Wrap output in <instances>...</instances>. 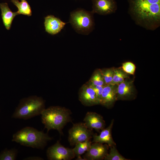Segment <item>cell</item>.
Segmentation results:
<instances>
[{
  "label": "cell",
  "mask_w": 160,
  "mask_h": 160,
  "mask_svg": "<svg viewBox=\"0 0 160 160\" xmlns=\"http://www.w3.org/2000/svg\"><path fill=\"white\" fill-rule=\"evenodd\" d=\"M71 111L65 108L52 106L43 111L41 114V121L47 132L55 129L62 135L64 127L71 121Z\"/></svg>",
  "instance_id": "1"
},
{
  "label": "cell",
  "mask_w": 160,
  "mask_h": 160,
  "mask_svg": "<svg viewBox=\"0 0 160 160\" xmlns=\"http://www.w3.org/2000/svg\"><path fill=\"white\" fill-rule=\"evenodd\" d=\"M52 139V138L47 133L27 127L14 134L12 141L24 146L43 149L47 145V142Z\"/></svg>",
  "instance_id": "2"
},
{
  "label": "cell",
  "mask_w": 160,
  "mask_h": 160,
  "mask_svg": "<svg viewBox=\"0 0 160 160\" xmlns=\"http://www.w3.org/2000/svg\"><path fill=\"white\" fill-rule=\"evenodd\" d=\"M45 108L43 99L36 95L21 99L12 117L15 119H27L41 114Z\"/></svg>",
  "instance_id": "3"
},
{
  "label": "cell",
  "mask_w": 160,
  "mask_h": 160,
  "mask_svg": "<svg viewBox=\"0 0 160 160\" xmlns=\"http://www.w3.org/2000/svg\"><path fill=\"white\" fill-rule=\"evenodd\" d=\"M133 10L140 19L149 22L159 21L160 0H134Z\"/></svg>",
  "instance_id": "4"
},
{
  "label": "cell",
  "mask_w": 160,
  "mask_h": 160,
  "mask_svg": "<svg viewBox=\"0 0 160 160\" xmlns=\"http://www.w3.org/2000/svg\"><path fill=\"white\" fill-rule=\"evenodd\" d=\"M92 13L82 9H77L70 14L69 21L77 33L88 35L92 31L93 20Z\"/></svg>",
  "instance_id": "5"
},
{
  "label": "cell",
  "mask_w": 160,
  "mask_h": 160,
  "mask_svg": "<svg viewBox=\"0 0 160 160\" xmlns=\"http://www.w3.org/2000/svg\"><path fill=\"white\" fill-rule=\"evenodd\" d=\"M94 133L83 122L73 124L68 131V141L71 146H75L78 143L90 140Z\"/></svg>",
  "instance_id": "6"
},
{
  "label": "cell",
  "mask_w": 160,
  "mask_h": 160,
  "mask_svg": "<svg viewBox=\"0 0 160 160\" xmlns=\"http://www.w3.org/2000/svg\"><path fill=\"white\" fill-rule=\"evenodd\" d=\"M47 155L49 160H71L75 157L73 149L64 147L58 140L48 148Z\"/></svg>",
  "instance_id": "7"
},
{
  "label": "cell",
  "mask_w": 160,
  "mask_h": 160,
  "mask_svg": "<svg viewBox=\"0 0 160 160\" xmlns=\"http://www.w3.org/2000/svg\"><path fill=\"white\" fill-rule=\"evenodd\" d=\"M109 148L108 145L106 144L92 143L83 158L85 160L104 159L108 152Z\"/></svg>",
  "instance_id": "8"
},
{
  "label": "cell",
  "mask_w": 160,
  "mask_h": 160,
  "mask_svg": "<svg viewBox=\"0 0 160 160\" xmlns=\"http://www.w3.org/2000/svg\"><path fill=\"white\" fill-rule=\"evenodd\" d=\"M79 98L81 103L86 106L100 104L94 91L87 82L80 88L79 92Z\"/></svg>",
  "instance_id": "9"
},
{
  "label": "cell",
  "mask_w": 160,
  "mask_h": 160,
  "mask_svg": "<svg viewBox=\"0 0 160 160\" xmlns=\"http://www.w3.org/2000/svg\"><path fill=\"white\" fill-rule=\"evenodd\" d=\"M84 123L90 130L100 132L105 128V124L102 116L93 112H88L84 119Z\"/></svg>",
  "instance_id": "10"
},
{
  "label": "cell",
  "mask_w": 160,
  "mask_h": 160,
  "mask_svg": "<svg viewBox=\"0 0 160 160\" xmlns=\"http://www.w3.org/2000/svg\"><path fill=\"white\" fill-rule=\"evenodd\" d=\"M114 122V120L113 119L108 126L102 130L99 135L94 134L92 142L106 144L109 147L116 145L112 135V130Z\"/></svg>",
  "instance_id": "11"
},
{
  "label": "cell",
  "mask_w": 160,
  "mask_h": 160,
  "mask_svg": "<svg viewBox=\"0 0 160 160\" xmlns=\"http://www.w3.org/2000/svg\"><path fill=\"white\" fill-rule=\"evenodd\" d=\"M115 85H105L103 88L100 104L107 108L111 107L117 100L116 88Z\"/></svg>",
  "instance_id": "12"
},
{
  "label": "cell",
  "mask_w": 160,
  "mask_h": 160,
  "mask_svg": "<svg viewBox=\"0 0 160 160\" xmlns=\"http://www.w3.org/2000/svg\"><path fill=\"white\" fill-rule=\"evenodd\" d=\"M66 23L59 18L52 15H49L45 18L44 25L46 31L52 35L59 32Z\"/></svg>",
  "instance_id": "13"
},
{
  "label": "cell",
  "mask_w": 160,
  "mask_h": 160,
  "mask_svg": "<svg viewBox=\"0 0 160 160\" xmlns=\"http://www.w3.org/2000/svg\"><path fill=\"white\" fill-rule=\"evenodd\" d=\"M92 4L93 12L100 15L111 13L115 8L113 0H92Z\"/></svg>",
  "instance_id": "14"
},
{
  "label": "cell",
  "mask_w": 160,
  "mask_h": 160,
  "mask_svg": "<svg viewBox=\"0 0 160 160\" xmlns=\"http://www.w3.org/2000/svg\"><path fill=\"white\" fill-rule=\"evenodd\" d=\"M125 80L118 85L116 88L117 100L128 99L134 94L132 82Z\"/></svg>",
  "instance_id": "15"
},
{
  "label": "cell",
  "mask_w": 160,
  "mask_h": 160,
  "mask_svg": "<svg viewBox=\"0 0 160 160\" xmlns=\"http://www.w3.org/2000/svg\"><path fill=\"white\" fill-rule=\"evenodd\" d=\"M0 9L4 25L6 28L9 30L11 28L14 17L18 15L17 12H13L12 11L6 3H0Z\"/></svg>",
  "instance_id": "16"
},
{
  "label": "cell",
  "mask_w": 160,
  "mask_h": 160,
  "mask_svg": "<svg viewBox=\"0 0 160 160\" xmlns=\"http://www.w3.org/2000/svg\"><path fill=\"white\" fill-rule=\"evenodd\" d=\"M13 3L18 9L17 12L18 15L23 14L28 16L32 15L31 7L25 0H23L20 2L18 0H11Z\"/></svg>",
  "instance_id": "17"
},
{
  "label": "cell",
  "mask_w": 160,
  "mask_h": 160,
  "mask_svg": "<svg viewBox=\"0 0 160 160\" xmlns=\"http://www.w3.org/2000/svg\"><path fill=\"white\" fill-rule=\"evenodd\" d=\"M92 143L90 140L76 144L73 148L75 156H81L85 153L89 148Z\"/></svg>",
  "instance_id": "18"
},
{
  "label": "cell",
  "mask_w": 160,
  "mask_h": 160,
  "mask_svg": "<svg viewBox=\"0 0 160 160\" xmlns=\"http://www.w3.org/2000/svg\"><path fill=\"white\" fill-rule=\"evenodd\" d=\"M114 73L110 84L118 85L128 77L127 73L120 68H113Z\"/></svg>",
  "instance_id": "19"
},
{
  "label": "cell",
  "mask_w": 160,
  "mask_h": 160,
  "mask_svg": "<svg viewBox=\"0 0 160 160\" xmlns=\"http://www.w3.org/2000/svg\"><path fill=\"white\" fill-rule=\"evenodd\" d=\"M87 82L92 86H105L101 69L95 70Z\"/></svg>",
  "instance_id": "20"
},
{
  "label": "cell",
  "mask_w": 160,
  "mask_h": 160,
  "mask_svg": "<svg viewBox=\"0 0 160 160\" xmlns=\"http://www.w3.org/2000/svg\"><path fill=\"white\" fill-rule=\"evenodd\" d=\"M116 145L109 147V151L105 157V160H130L126 158L119 152Z\"/></svg>",
  "instance_id": "21"
},
{
  "label": "cell",
  "mask_w": 160,
  "mask_h": 160,
  "mask_svg": "<svg viewBox=\"0 0 160 160\" xmlns=\"http://www.w3.org/2000/svg\"><path fill=\"white\" fill-rule=\"evenodd\" d=\"M17 151L16 149H5L0 153V160H15Z\"/></svg>",
  "instance_id": "22"
},
{
  "label": "cell",
  "mask_w": 160,
  "mask_h": 160,
  "mask_svg": "<svg viewBox=\"0 0 160 160\" xmlns=\"http://www.w3.org/2000/svg\"><path fill=\"white\" fill-rule=\"evenodd\" d=\"M101 70L105 85L110 84L113 76V68H107Z\"/></svg>",
  "instance_id": "23"
},
{
  "label": "cell",
  "mask_w": 160,
  "mask_h": 160,
  "mask_svg": "<svg viewBox=\"0 0 160 160\" xmlns=\"http://www.w3.org/2000/svg\"><path fill=\"white\" fill-rule=\"evenodd\" d=\"M121 68L122 70L127 74L132 75L135 74L136 66L131 62H127L123 63Z\"/></svg>",
  "instance_id": "24"
},
{
  "label": "cell",
  "mask_w": 160,
  "mask_h": 160,
  "mask_svg": "<svg viewBox=\"0 0 160 160\" xmlns=\"http://www.w3.org/2000/svg\"><path fill=\"white\" fill-rule=\"evenodd\" d=\"M91 85L94 91L96 96L100 103L102 91L103 87L105 86H102Z\"/></svg>",
  "instance_id": "25"
},
{
  "label": "cell",
  "mask_w": 160,
  "mask_h": 160,
  "mask_svg": "<svg viewBox=\"0 0 160 160\" xmlns=\"http://www.w3.org/2000/svg\"><path fill=\"white\" fill-rule=\"evenodd\" d=\"M25 160H43V159L38 157H29L25 159Z\"/></svg>",
  "instance_id": "26"
},
{
  "label": "cell",
  "mask_w": 160,
  "mask_h": 160,
  "mask_svg": "<svg viewBox=\"0 0 160 160\" xmlns=\"http://www.w3.org/2000/svg\"><path fill=\"white\" fill-rule=\"evenodd\" d=\"M76 160H85L83 158H82L81 156H79L77 157Z\"/></svg>",
  "instance_id": "27"
},
{
  "label": "cell",
  "mask_w": 160,
  "mask_h": 160,
  "mask_svg": "<svg viewBox=\"0 0 160 160\" xmlns=\"http://www.w3.org/2000/svg\"><path fill=\"white\" fill-rule=\"evenodd\" d=\"M21 0V1H22V0Z\"/></svg>",
  "instance_id": "28"
}]
</instances>
